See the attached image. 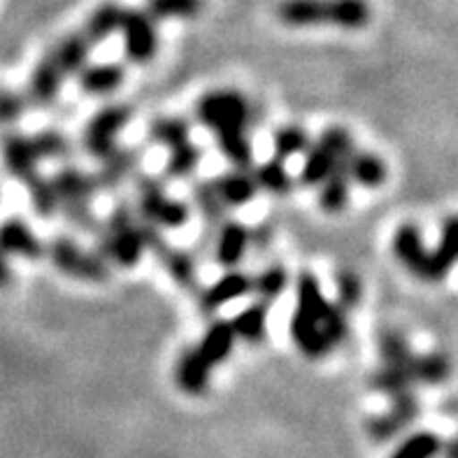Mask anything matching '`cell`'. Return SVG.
<instances>
[{
    "label": "cell",
    "instance_id": "7bdbcfd3",
    "mask_svg": "<svg viewBox=\"0 0 458 458\" xmlns=\"http://www.w3.org/2000/svg\"><path fill=\"white\" fill-rule=\"evenodd\" d=\"M33 147L38 151L40 161L45 158H64L68 157L70 142L64 133H56V131H42V133L33 135Z\"/></svg>",
    "mask_w": 458,
    "mask_h": 458
},
{
    "label": "cell",
    "instance_id": "6da1fadb",
    "mask_svg": "<svg viewBox=\"0 0 458 458\" xmlns=\"http://www.w3.org/2000/svg\"><path fill=\"white\" fill-rule=\"evenodd\" d=\"M372 10L368 0H282L277 19L291 29L337 26L344 30L366 29Z\"/></svg>",
    "mask_w": 458,
    "mask_h": 458
},
{
    "label": "cell",
    "instance_id": "bcb514c9",
    "mask_svg": "<svg viewBox=\"0 0 458 458\" xmlns=\"http://www.w3.org/2000/svg\"><path fill=\"white\" fill-rule=\"evenodd\" d=\"M442 454H445V458H458V437H454V440H449L445 447L440 449Z\"/></svg>",
    "mask_w": 458,
    "mask_h": 458
},
{
    "label": "cell",
    "instance_id": "7c38bea8",
    "mask_svg": "<svg viewBox=\"0 0 458 458\" xmlns=\"http://www.w3.org/2000/svg\"><path fill=\"white\" fill-rule=\"evenodd\" d=\"M394 254L421 282H430V250L414 224H405L394 235Z\"/></svg>",
    "mask_w": 458,
    "mask_h": 458
},
{
    "label": "cell",
    "instance_id": "603a6c76",
    "mask_svg": "<svg viewBox=\"0 0 458 458\" xmlns=\"http://www.w3.org/2000/svg\"><path fill=\"white\" fill-rule=\"evenodd\" d=\"M126 70L119 64L84 65L77 72V84L89 96H110L123 84Z\"/></svg>",
    "mask_w": 458,
    "mask_h": 458
},
{
    "label": "cell",
    "instance_id": "83f0119b",
    "mask_svg": "<svg viewBox=\"0 0 458 458\" xmlns=\"http://www.w3.org/2000/svg\"><path fill=\"white\" fill-rule=\"evenodd\" d=\"M267 314H270V305L261 301L250 305V308H244L231 321L235 337L244 340L247 344H261L267 335Z\"/></svg>",
    "mask_w": 458,
    "mask_h": 458
},
{
    "label": "cell",
    "instance_id": "277c9868",
    "mask_svg": "<svg viewBox=\"0 0 458 458\" xmlns=\"http://www.w3.org/2000/svg\"><path fill=\"white\" fill-rule=\"evenodd\" d=\"M198 122L215 135L226 133V131H238V128H250L251 107L242 93L238 91H219L205 93L196 105Z\"/></svg>",
    "mask_w": 458,
    "mask_h": 458
},
{
    "label": "cell",
    "instance_id": "4316f807",
    "mask_svg": "<svg viewBox=\"0 0 458 458\" xmlns=\"http://www.w3.org/2000/svg\"><path fill=\"white\" fill-rule=\"evenodd\" d=\"M344 158L337 163L335 168L331 170V174L319 184V208L324 209L326 215H337V212H343L349 205V184L352 182H349Z\"/></svg>",
    "mask_w": 458,
    "mask_h": 458
},
{
    "label": "cell",
    "instance_id": "60d3db41",
    "mask_svg": "<svg viewBox=\"0 0 458 458\" xmlns=\"http://www.w3.org/2000/svg\"><path fill=\"white\" fill-rule=\"evenodd\" d=\"M198 163H200V149L189 140L184 145L174 147V149L168 151L165 174H168V177H174V180H184V177H189V174L198 168Z\"/></svg>",
    "mask_w": 458,
    "mask_h": 458
},
{
    "label": "cell",
    "instance_id": "836d02e7",
    "mask_svg": "<svg viewBox=\"0 0 458 458\" xmlns=\"http://www.w3.org/2000/svg\"><path fill=\"white\" fill-rule=\"evenodd\" d=\"M205 7V0H147L145 12L154 21L168 19H196Z\"/></svg>",
    "mask_w": 458,
    "mask_h": 458
},
{
    "label": "cell",
    "instance_id": "4fadbf2b",
    "mask_svg": "<svg viewBox=\"0 0 458 458\" xmlns=\"http://www.w3.org/2000/svg\"><path fill=\"white\" fill-rule=\"evenodd\" d=\"M0 154H3V165H5L7 173L14 180L21 182V184L38 173V161H40V157L35 151L33 140L26 138V135L7 133L3 138V142H0Z\"/></svg>",
    "mask_w": 458,
    "mask_h": 458
},
{
    "label": "cell",
    "instance_id": "ab89813d",
    "mask_svg": "<svg viewBox=\"0 0 458 458\" xmlns=\"http://www.w3.org/2000/svg\"><path fill=\"white\" fill-rule=\"evenodd\" d=\"M379 356H382V363H389V366H410L414 352L403 333L384 331L379 335Z\"/></svg>",
    "mask_w": 458,
    "mask_h": 458
},
{
    "label": "cell",
    "instance_id": "f1b7e54d",
    "mask_svg": "<svg viewBox=\"0 0 458 458\" xmlns=\"http://www.w3.org/2000/svg\"><path fill=\"white\" fill-rule=\"evenodd\" d=\"M412 366V363H410ZM410 366H389V363H382L377 370L372 372L370 377V389L379 391V394L389 395V398H398V395H405L410 391H414V379Z\"/></svg>",
    "mask_w": 458,
    "mask_h": 458
},
{
    "label": "cell",
    "instance_id": "ffe728a7",
    "mask_svg": "<svg viewBox=\"0 0 458 458\" xmlns=\"http://www.w3.org/2000/svg\"><path fill=\"white\" fill-rule=\"evenodd\" d=\"M251 293V277H247L244 273H226L221 279H216L215 284L205 289L200 293V310L203 312H216L228 302L238 301V298Z\"/></svg>",
    "mask_w": 458,
    "mask_h": 458
},
{
    "label": "cell",
    "instance_id": "b9f144b4",
    "mask_svg": "<svg viewBox=\"0 0 458 458\" xmlns=\"http://www.w3.org/2000/svg\"><path fill=\"white\" fill-rule=\"evenodd\" d=\"M335 291L337 305L343 310H354L363 298V286H360L359 275L352 270H340L335 273Z\"/></svg>",
    "mask_w": 458,
    "mask_h": 458
},
{
    "label": "cell",
    "instance_id": "3957f363",
    "mask_svg": "<svg viewBox=\"0 0 458 458\" xmlns=\"http://www.w3.org/2000/svg\"><path fill=\"white\" fill-rule=\"evenodd\" d=\"M52 186L54 193H56L58 209L64 212L68 224H72L77 231H98L100 226L91 209L93 196L98 193L93 174L81 173L77 168H61L52 177Z\"/></svg>",
    "mask_w": 458,
    "mask_h": 458
},
{
    "label": "cell",
    "instance_id": "2e32d148",
    "mask_svg": "<svg viewBox=\"0 0 458 458\" xmlns=\"http://www.w3.org/2000/svg\"><path fill=\"white\" fill-rule=\"evenodd\" d=\"M250 228L240 221H224L215 235V259L221 267H235L250 250Z\"/></svg>",
    "mask_w": 458,
    "mask_h": 458
},
{
    "label": "cell",
    "instance_id": "8d00e7d4",
    "mask_svg": "<svg viewBox=\"0 0 458 458\" xmlns=\"http://www.w3.org/2000/svg\"><path fill=\"white\" fill-rule=\"evenodd\" d=\"M273 147H275V158L279 161H286L291 157H298L310 147V135L305 128L296 126V123H289V126H282L275 131L273 135Z\"/></svg>",
    "mask_w": 458,
    "mask_h": 458
},
{
    "label": "cell",
    "instance_id": "52a82bcc",
    "mask_svg": "<svg viewBox=\"0 0 458 458\" xmlns=\"http://www.w3.org/2000/svg\"><path fill=\"white\" fill-rule=\"evenodd\" d=\"M140 216L151 226L182 228L189 221V205L168 196L161 182L149 174H138Z\"/></svg>",
    "mask_w": 458,
    "mask_h": 458
},
{
    "label": "cell",
    "instance_id": "f6af8a7d",
    "mask_svg": "<svg viewBox=\"0 0 458 458\" xmlns=\"http://www.w3.org/2000/svg\"><path fill=\"white\" fill-rule=\"evenodd\" d=\"M12 282V270H10V263H7V256L0 254V289L7 286Z\"/></svg>",
    "mask_w": 458,
    "mask_h": 458
},
{
    "label": "cell",
    "instance_id": "8992f818",
    "mask_svg": "<svg viewBox=\"0 0 458 458\" xmlns=\"http://www.w3.org/2000/svg\"><path fill=\"white\" fill-rule=\"evenodd\" d=\"M47 251H49L54 266L68 277L80 279V282H93V284L110 277V267L103 256L98 251H87L68 235H56L49 242Z\"/></svg>",
    "mask_w": 458,
    "mask_h": 458
},
{
    "label": "cell",
    "instance_id": "8fae6325",
    "mask_svg": "<svg viewBox=\"0 0 458 458\" xmlns=\"http://www.w3.org/2000/svg\"><path fill=\"white\" fill-rule=\"evenodd\" d=\"M419 417V401L414 391L398 398H391L389 412L377 414V417L368 419V436L375 442H389L398 437L407 426L412 424L414 419Z\"/></svg>",
    "mask_w": 458,
    "mask_h": 458
},
{
    "label": "cell",
    "instance_id": "d6a6232c",
    "mask_svg": "<svg viewBox=\"0 0 458 458\" xmlns=\"http://www.w3.org/2000/svg\"><path fill=\"white\" fill-rule=\"evenodd\" d=\"M149 138L170 151L191 140V126L180 116H158L149 123Z\"/></svg>",
    "mask_w": 458,
    "mask_h": 458
},
{
    "label": "cell",
    "instance_id": "ac0fdd59",
    "mask_svg": "<svg viewBox=\"0 0 458 458\" xmlns=\"http://www.w3.org/2000/svg\"><path fill=\"white\" fill-rule=\"evenodd\" d=\"M140 163V151L126 149V147H116L110 157H105L103 163H100L98 174L96 177V186L98 191H116L123 182L133 174V170L138 168Z\"/></svg>",
    "mask_w": 458,
    "mask_h": 458
},
{
    "label": "cell",
    "instance_id": "e575fe53",
    "mask_svg": "<svg viewBox=\"0 0 458 458\" xmlns=\"http://www.w3.org/2000/svg\"><path fill=\"white\" fill-rule=\"evenodd\" d=\"M254 182L259 189L275 193V196H286L293 189V180H291L289 170H286L284 161H279V158H273V161L259 165L254 170Z\"/></svg>",
    "mask_w": 458,
    "mask_h": 458
},
{
    "label": "cell",
    "instance_id": "5bb4252c",
    "mask_svg": "<svg viewBox=\"0 0 458 458\" xmlns=\"http://www.w3.org/2000/svg\"><path fill=\"white\" fill-rule=\"evenodd\" d=\"M0 254L38 261L45 254V244L26 221L7 219L5 224H0Z\"/></svg>",
    "mask_w": 458,
    "mask_h": 458
},
{
    "label": "cell",
    "instance_id": "7a4b0ae2",
    "mask_svg": "<svg viewBox=\"0 0 458 458\" xmlns=\"http://www.w3.org/2000/svg\"><path fill=\"white\" fill-rule=\"evenodd\" d=\"M98 254L105 261L116 263L119 267L138 266L147 250L142 221L133 215L126 203H119L110 212V219L98 228Z\"/></svg>",
    "mask_w": 458,
    "mask_h": 458
},
{
    "label": "cell",
    "instance_id": "d590c367",
    "mask_svg": "<svg viewBox=\"0 0 458 458\" xmlns=\"http://www.w3.org/2000/svg\"><path fill=\"white\" fill-rule=\"evenodd\" d=\"M286 286H289V273L282 266L266 267L263 273H259V277L251 279V291L266 305H273L284 293Z\"/></svg>",
    "mask_w": 458,
    "mask_h": 458
},
{
    "label": "cell",
    "instance_id": "e0dca14e",
    "mask_svg": "<svg viewBox=\"0 0 458 458\" xmlns=\"http://www.w3.org/2000/svg\"><path fill=\"white\" fill-rule=\"evenodd\" d=\"M64 81L65 75L54 64V58L47 54L45 58H40V64L35 65L29 80V100L35 107H49L61 96Z\"/></svg>",
    "mask_w": 458,
    "mask_h": 458
},
{
    "label": "cell",
    "instance_id": "30bf717a",
    "mask_svg": "<svg viewBox=\"0 0 458 458\" xmlns=\"http://www.w3.org/2000/svg\"><path fill=\"white\" fill-rule=\"evenodd\" d=\"M142 233H145L147 250L154 251V256H157L158 263L165 267V273L173 277L174 284L182 286V289H186V291L196 289L198 270H196V261H193V256L165 242V240L161 238L158 228L151 226V224H147V221H142Z\"/></svg>",
    "mask_w": 458,
    "mask_h": 458
},
{
    "label": "cell",
    "instance_id": "44dd1931",
    "mask_svg": "<svg viewBox=\"0 0 458 458\" xmlns=\"http://www.w3.org/2000/svg\"><path fill=\"white\" fill-rule=\"evenodd\" d=\"M212 184H215L221 203L226 205V208H244V205H250L254 200L256 191H259L254 174L250 170L240 168L219 174Z\"/></svg>",
    "mask_w": 458,
    "mask_h": 458
},
{
    "label": "cell",
    "instance_id": "9c48e42d",
    "mask_svg": "<svg viewBox=\"0 0 458 458\" xmlns=\"http://www.w3.org/2000/svg\"><path fill=\"white\" fill-rule=\"evenodd\" d=\"M119 30L123 35V54L131 64H149L157 56V21L145 10H123Z\"/></svg>",
    "mask_w": 458,
    "mask_h": 458
},
{
    "label": "cell",
    "instance_id": "484cf974",
    "mask_svg": "<svg viewBox=\"0 0 458 458\" xmlns=\"http://www.w3.org/2000/svg\"><path fill=\"white\" fill-rule=\"evenodd\" d=\"M235 340H238V337H235L231 321L219 319L205 331L203 340L198 344V352L203 354V359L208 360L209 368H216L233 354Z\"/></svg>",
    "mask_w": 458,
    "mask_h": 458
},
{
    "label": "cell",
    "instance_id": "1f68e13d",
    "mask_svg": "<svg viewBox=\"0 0 458 458\" xmlns=\"http://www.w3.org/2000/svg\"><path fill=\"white\" fill-rule=\"evenodd\" d=\"M410 372H412L414 384H430V386H436V384H442L449 377L452 363L440 352H430V354L421 356L414 354Z\"/></svg>",
    "mask_w": 458,
    "mask_h": 458
},
{
    "label": "cell",
    "instance_id": "ee69618b",
    "mask_svg": "<svg viewBox=\"0 0 458 458\" xmlns=\"http://www.w3.org/2000/svg\"><path fill=\"white\" fill-rule=\"evenodd\" d=\"M250 235H251V244H254V247H259V250L270 244V228H267V226H261V228H256V231H250Z\"/></svg>",
    "mask_w": 458,
    "mask_h": 458
},
{
    "label": "cell",
    "instance_id": "f546056e",
    "mask_svg": "<svg viewBox=\"0 0 458 458\" xmlns=\"http://www.w3.org/2000/svg\"><path fill=\"white\" fill-rule=\"evenodd\" d=\"M122 17H123V7L122 5H114V3H105V5H100L98 10L93 12L91 17L87 19V23H84V35H87L89 40H91V45H100V42H105L107 38H112V35L119 30V26H122Z\"/></svg>",
    "mask_w": 458,
    "mask_h": 458
},
{
    "label": "cell",
    "instance_id": "ba28073f",
    "mask_svg": "<svg viewBox=\"0 0 458 458\" xmlns=\"http://www.w3.org/2000/svg\"><path fill=\"white\" fill-rule=\"evenodd\" d=\"M131 116H133V110L128 105H105L103 110H98L89 119L87 128H84V149L100 161L110 157L116 149V138L128 126Z\"/></svg>",
    "mask_w": 458,
    "mask_h": 458
},
{
    "label": "cell",
    "instance_id": "f35d334b",
    "mask_svg": "<svg viewBox=\"0 0 458 458\" xmlns=\"http://www.w3.org/2000/svg\"><path fill=\"white\" fill-rule=\"evenodd\" d=\"M442 449V440L436 433H414L401 442L389 458H436Z\"/></svg>",
    "mask_w": 458,
    "mask_h": 458
},
{
    "label": "cell",
    "instance_id": "9a60e30c",
    "mask_svg": "<svg viewBox=\"0 0 458 458\" xmlns=\"http://www.w3.org/2000/svg\"><path fill=\"white\" fill-rule=\"evenodd\" d=\"M212 370L215 368H209L198 347H186L177 359V366H174V382L186 395L198 398V395L208 394Z\"/></svg>",
    "mask_w": 458,
    "mask_h": 458
},
{
    "label": "cell",
    "instance_id": "d4e9b609",
    "mask_svg": "<svg viewBox=\"0 0 458 458\" xmlns=\"http://www.w3.org/2000/svg\"><path fill=\"white\" fill-rule=\"evenodd\" d=\"M344 165H347L349 182H356L359 186H366V189H377L386 182V163L377 157V154H370V151L352 149L344 158Z\"/></svg>",
    "mask_w": 458,
    "mask_h": 458
},
{
    "label": "cell",
    "instance_id": "7402d4cb",
    "mask_svg": "<svg viewBox=\"0 0 458 458\" xmlns=\"http://www.w3.org/2000/svg\"><path fill=\"white\" fill-rule=\"evenodd\" d=\"M458 263V216H449L440 233V242L430 250V284L442 282Z\"/></svg>",
    "mask_w": 458,
    "mask_h": 458
},
{
    "label": "cell",
    "instance_id": "74e56055",
    "mask_svg": "<svg viewBox=\"0 0 458 458\" xmlns=\"http://www.w3.org/2000/svg\"><path fill=\"white\" fill-rule=\"evenodd\" d=\"M23 184H26V189H29V196H30V203H33L35 215L45 216V219L56 215L58 203H56V193H54L52 180H47V177H42L40 173H35L33 177H29Z\"/></svg>",
    "mask_w": 458,
    "mask_h": 458
},
{
    "label": "cell",
    "instance_id": "5b68a950",
    "mask_svg": "<svg viewBox=\"0 0 458 458\" xmlns=\"http://www.w3.org/2000/svg\"><path fill=\"white\" fill-rule=\"evenodd\" d=\"M352 149H354V140H352L347 128H326L324 133H321V138L305 149L308 151V157H305V163H302L301 170L302 184L319 186L321 182L331 174V170L335 168L337 163L343 161Z\"/></svg>",
    "mask_w": 458,
    "mask_h": 458
},
{
    "label": "cell",
    "instance_id": "4dcf8cb0",
    "mask_svg": "<svg viewBox=\"0 0 458 458\" xmlns=\"http://www.w3.org/2000/svg\"><path fill=\"white\" fill-rule=\"evenodd\" d=\"M216 147L228 161L240 170H250L254 163V147H251L250 133L247 128H238V131H226V133L215 135Z\"/></svg>",
    "mask_w": 458,
    "mask_h": 458
},
{
    "label": "cell",
    "instance_id": "cb8c5ba5",
    "mask_svg": "<svg viewBox=\"0 0 458 458\" xmlns=\"http://www.w3.org/2000/svg\"><path fill=\"white\" fill-rule=\"evenodd\" d=\"M91 40H89L84 30H77V33L65 35L64 40L54 47L49 56L54 58V64L58 65V70L64 72L65 80L72 75H77L89 61V54H91Z\"/></svg>",
    "mask_w": 458,
    "mask_h": 458
},
{
    "label": "cell",
    "instance_id": "d6986e66",
    "mask_svg": "<svg viewBox=\"0 0 458 458\" xmlns=\"http://www.w3.org/2000/svg\"><path fill=\"white\" fill-rule=\"evenodd\" d=\"M193 203H196V209L200 212V219L205 224L203 233V247L215 240L219 226L226 221V205L221 203L219 193H216L215 184L208 180H200L193 184Z\"/></svg>",
    "mask_w": 458,
    "mask_h": 458
}]
</instances>
